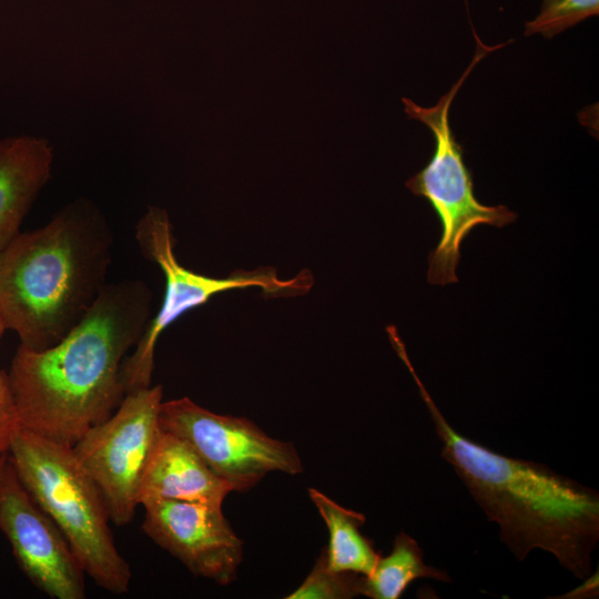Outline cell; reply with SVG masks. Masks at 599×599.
I'll return each mask as SVG.
<instances>
[{"label":"cell","mask_w":599,"mask_h":599,"mask_svg":"<svg viewBox=\"0 0 599 599\" xmlns=\"http://www.w3.org/2000/svg\"><path fill=\"white\" fill-rule=\"evenodd\" d=\"M308 495L329 532L328 545L323 549L327 566L336 571L369 576L380 555L361 531L365 516L338 505L315 488H308Z\"/></svg>","instance_id":"4fadbf2b"},{"label":"cell","mask_w":599,"mask_h":599,"mask_svg":"<svg viewBox=\"0 0 599 599\" xmlns=\"http://www.w3.org/2000/svg\"><path fill=\"white\" fill-rule=\"evenodd\" d=\"M441 441V456L499 527L518 561L531 550L551 554L562 568L587 580L599 541V494L545 464L501 455L458 433L407 365Z\"/></svg>","instance_id":"7a4b0ae2"},{"label":"cell","mask_w":599,"mask_h":599,"mask_svg":"<svg viewBox=\"0 0 599 599\" xmlns=\"http://www.w3.org/2000/svg\"><path fill=\"white\" fill-rule=\"evenodd\" d=\"M598 13L599 0H542L537 17L525 23V35L549 39Z\"/></svg>","instance_id":"2e32d148"},{"label":"cell","mask_w":599,"mask_h":599,"mask_svg":"<svg viewBox=\"0 0 599 599\" xmlns=\"http://www.w3.org/2000/svg\"><path fill=\"white\" fill-rule=\"evenodd\" d=\"M6 327L0 317V338ZM20 429L18 414L7 373L0 369V455L7 454L11 439Z\"/></svg>","instance_id":"e0dca14e"},{"label":"cell","mask_w":599,"mask_h":599,"mask_svg":"<svg viewBox=\"0 0 599 599\" xmlns=\"http://www.w3.org/2000/svg\"><path fill=\"white\" fill-rule=\"evenodd\" d=\"M422 578L451 582L446 571L426 565L418 542L400 531L390 554L379 556L372 573L362 576L359 595L372 599H398L414 580Z\"/></svg>","instance_id":"5bb4252c"},{"label":"cell","mask_w":599,"mask_h":599,"mask_svg":"<svg viewBox=\"0 0 599 599\" xmlns=\"http://www.w3.org/2000/svg\"><path fill=\"white\" fill-rule=\"evenodd\" d=\"M142 529L192 573L226 586L237 577L243 542L222 506L156 499L144 502Z\"/></svg>","instance_id":"30bf717a"},{"label":"cell","mask_w":599,"mask_h":599,"mask_svg":"<svg viewBox=\"0 0 599 599\" xmlns=\"http://www.w3.org/2000/svg\"><path fill=\"white\" fill-rule=\"evenodd\" d=\"M0 530L16 561L53 599H84V571L53 520L19 480L9 458L0 475Z\"/></svg>","instance_id":"9c48e42d"},{"label":"cell","mask_w":599,"mask_h":599,"mask_svg":"<svg viewBox=\"0 0 599 599\" xmlns=\"http://www.w3.org/2000/svg\"><path fill=\"white\" fill-rule=\"evenodd\" d=\"M160 425L184 439L234 491L251 489L273 471H303L292 443L268 436L245 417L215 414L187 397L162 402Z\"/></svg>","instance_id":"ba28073f"},{"label":"cell","mask_w":599,"mask_h":599,"mask_svg":"<svg viewBox=\"0 0 599 599\" xmlns=\"http://www.w3.org/2000/svg\"><path fill=\"white\" fill-rule=\"evenodd\" d=\"M362 575L327 566L324 550L305 580L286 599H349L359 595Z\"/></svg>","instance_id":"9a60e30c"},{"label":"cell","mask_w":599,"mask_h":599,"mask_svg":"<svg viewBox=\"0 0 599 599\" xmlns=\"http://www.w3.org/2000/svg\"><path fill=\"white\" fill-rule=\"evenodd\" d=\"M151 292L136 278L106 283L57 344L19 345L7 373L21 429L73 446L125 396L121 368L149 322Z\"/></svg>","instance_id":"6da1fadb"},{"label":"cell","mask_w":599,"mask_h":599,"mask_svg":"<svg viewBox=\"0 0 599 599\" xmlns=\"http://www.w3.org/2000/svg\"><path fill=\"white\" fill-rule=\"evenodd\" d=\"M162 396L161 385L126 393L111 416L72 446L115 526L130 524L139 506L141 479L161 430Z\"/></svg>","instance_id":"52a82bcc"},{"label":"cell","mask_w":599,"mask_h":599,"mask_svg":"<svg viewBox=\"0 0 599 599\" xmlns=\"http://www.w3.org/2000/svg\"><path fill=\"white\" fill-rule=\"evenodd\" d=\"M7 460H8V453L7 454H1L0 455V475L7 464Z\"/></svg>","instance_id":"ac0fdd59"},{"label":"cell","mask_w":599,"mask_h":599,"mask_svg":"<svg viewBox=\"0 0 599 599\" xmlns=\"http://www.w3.org/2000/svg\"><path fill=\"white\" fill-rule=\"evenodd\" d=\"M8 458L23 487L67 539L84 573L109 592H128L130 565L114 544L104 498L72 447L20 428Z\"/></svg>","instance_id":"277c9868"},{"label":"cell","mask_w":599,"mask_h":599,"mask_svg":"<svg viewBox=\"0 0 599 599\" xmlns=\"http://www.w3.org/2000/svg\"><path fill=\"white\" fill-rule=\"evenodd\" d=\"M47 140L12 136L0 140V253L18 236L22 221L51 173Z\"/></svg>","instance_id":"7c38bea8"},{"label":"cell","mask_w":599,"mask_h":599,"mask_svg":"<svg viewBox=\"0 0 599 599\" xmlns=\"http://www.w3.org/2000/svg\"><path fill=\"white\" fill-rule=\"evenodd\" d=\"M135 240L143 256L161 268L165 293L159 312L150 319L132 354L123 361L121 379L125 394L151 386L155 345L162 332L213 295L257 286L266 296H295L308 293L314 283L313 275L306 270L291 280L278 278L272 267L237 271L222 278L190 271L175 257L172 224L167 213L159 207H150L140 219Z\"/></svg>","instance_id":"8992f818"},{"label":"cell","mask_w":599,"mask_h":599,"mask_svg":"<svg viewBox=\"0 0 599 599\" xmlns=\"http://www.w3.org/2000/svg\"><path fill=\"white\" fill-rule=\"evenodd\" d=\"M474 35L477 50L471 63L434 106H420L408 98H402L408 118L428 126L436 142L428 164L405 183L413 194L428 201L441 225L439 242L428 256L427 281L435 285L458 282L456 267L460 260V246L476 226L485 224L500 229L517 219V214L505 205H485L476 199L471 171L464 162L463 148L449 124L451 102L476 63L506 45L488 47L475 32Z\"/></svg>","instance_id":"5b68a950"},{"label":"cell","mask_w":599,"mask_h":599,"mask_svg":"<svg viewBox=\"0 0 599 599\" xmlns=\"http://www.w3.org/2000/svg\"><path fill=\"white\" fill-rule=\"evenodd\" d=\"M113 235L90 202H72L0 253V317L20 344L41 351L61 341L105 286Z\"/></svg>","instance_id":"3957f363"},{"label":"cell","mask_w":599,"mask_h":599,"mask_svg":"<svg viewBox=\"0 0 599 599\" xmlns=\"http://www.w3.org/2000/svg\"><path fill=\"white\" fill-rule=\"evenodd\" d=\"M232 491L184 439L161 428L141 479L139 505L166 499L222 506Z\"/></svg>","instance_id":"8fae6325"}]
</instances>
